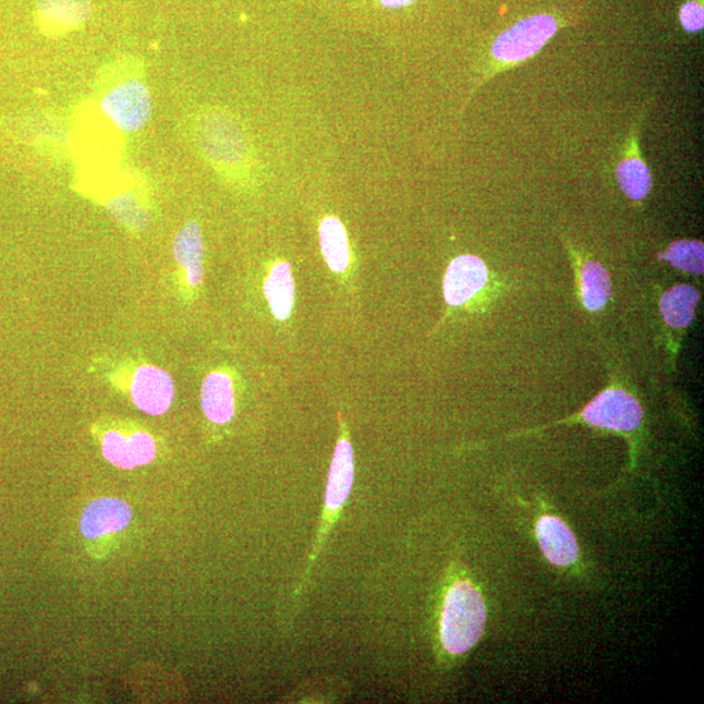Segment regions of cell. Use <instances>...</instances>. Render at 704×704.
<instances>
[{"label":"cell","instance_id":"6da1fadb","mask_svg":"<svg viewBox=\"0 0 704 704\" xmlns=\"http://www.w3.org/2000/svg\"><path fill=\"white\" fill-rule=\"evenodd\" d=\"M487 623L483 595L469 580L451 584L444 597L440 641L451 656L468 654L481 641Z\"/></svg>","mask_w":704,"mask_h":704},{"label":"cell","instance_id":"7a4b0ae2","mask_svg":"<svg viewBox=\"0 0 704 704\" xmlns=\"http://www.w3.org/2000/svg\"><path fill=\"white\" fill-rule=\"evenodd\" d=\"M557 22L549 15H536L524 19L522 22L511 26L510 29L501 33L493 45V64L490 73H500L513 69L527 59L533 58L537 51L543 49L550 38L556 35Z\"/></svg>","mask_w":704,"mask_h":704},{"label":"cell","instance_id":"3957f363","mask_svg":"<svg viewBox=\"0 0 704 704\" xmlns=\"http://www.w3.org/2000/svg\"><path fill=\"white\" fill-rule=\"evenodd\" d=\"M134 520V510L122 498L99 497L90 501L80 517V533L97 559L109 553L110 542L121 536Z\"/></svg>","mask_w":704,"mask_h":704},{"label":"cell","instance_id":"277c9868","mask_svg":"<svg viewBox=\"0 0 704 704\" xmlns=\"http://www.w3.org/2000/svg\"><path fill=\"white\" fill-rule=\"evenodd\" d=\"M354 449H352V445L348 440L347 427H344V424L341 421V437L337 442L333 461H331L330 464L327 494H325V510L323 514L321 529L318 531L314 553H312L305 575L309 574L317 555L320 554L325 537H327L329 533L330 523L340 515L341 509L344 507V503H347L352 486H354Z\"/></svg>","mask_w":704,"mask_h":704},{"label":"cell","instance_id":"5b68a950","mask_svg":"<svg viewBox=\"0 0 704 704\" xmlns=\"http://www.w3.org/2000/svg\"><path fill=\"white\" fill-rule=\"evenodd\" d=\"M99 109L118 130L134 134L144 129L151 117L150 90L142 80H125L106 93Z\"/></svg>","mask_w":704,"mask_h":704},{"label":"cell","instance_id":"8992f818","mask_svg":"<svg viewBox=\"0 0 704 704\" xmlns=\"http://www.w3.org/2000/svg\"><path fill=\"white\" fill-rule=\"evenodd\" d=\"M581 417L594 427L632 432L640 427L643 421V410L640 402L626 391L609 389L597 396L583 410Z\"/></svg>","mask_w":704,"mask_h":704},{"label":"cell","instance_id":"52a82bcc","mask_svg":"<svg viewBox=\"0 0 704 704\" xmlns=\"http://www.w3.org/2000/svg\"><path fill=\"white\" fill-rule=\"evenodd\" d=\"M197 137L208 157L219 163L235 165L247 153L241 130L222 114L205 116L197 125Z\"/></svg>","mask_w":704,"mask_h":704},{"label":"cell","instance_id":"ba28073f","mask_svg":"<svg viewBox=\"0 0 704 704\" xmlns=\"http://www.w3.org/2000/svg\"><path fill=\"white\" fill-rule=\"evenodd\" d=\"M101 451L112 466L135 470L156 460L157 445L148 432L109 429L101 437Z\"/></svg>","mask_w":704,"mask_h":704},{"label":"cell","instance_id":"9c48e42d","mask_svg":"<svg viewBox=\"0 0 704 704\" xmlns=\"http://www.w3.org/2000/svg\"><path fill=\"white\" fill-rule=\"evenodd\" d=\"M174 395V383L168 372L161 368L143 365L132 378V401L145 414L159 416L168 413Z\"/></svg>","mask_w":704,"mask_h":704},{"label":"cell","instance_id":"30bf717a","mask_svg":"<svg viewBox=\"0 0 704 704\" xmlns=\"http://www.w3.org/2000/svg\"><path fill=\"white\" fill-rule=\"evenodd\" d=\"M537 544L546 559L557 568H570L580 560V547L573 531L561 518L544 514L535 526Z\"/></svg>","mask_w":704,"mask_h":704},{"label":"cell","instance_id":"8fae6325","mask_svg":"<svg viewBox=\"0 0 704 704\" xmlns=\"http://www.w3.org/2000/svg\"><path fill=\"white\" fill-rule=\"evenodd\" d=\"M488 280V269L480 257L463 255L450 263L444 280L445 301L451 307L470 301Z\"/></svg>","mask_w":704,"mask_h":704},{"label":"cell","instance_id":"7c38bea8","mask_svg":"<svg viewBox=\"0 0 704 704\" xmlns=\"http://www.w3.org/2000/svg\"><path fill=\"white\" fill-rule=\"evenodd\" d=\"M92 0H37L36 17L46 35H65L82 28L93 16Z\"/></svg>","mask_w":704,"mask_h":704},{"label":"cell","instance_id":"4fadbf2b","mask_svg":"<svg viewBox=\"0 0 704 704\" xmlns=\"http://www.w3.org/2000/svg\"><path fill=\"white\" fill-rule=\"evenodd\" d=\"M616 178L623 194L632 201H643L650 194L653 178H651L648 166L641 156L638 124L630 132L626 153L616 169Z\"/></svg>","mask_w":704,"mask_h":704},{"label":"cell","instance_id":"5bb4252c","mask_svg":"<svg viewBox=\"0 0 704 704\" xmlns=\"http://www.w3.org/2000/svg\"><path fill=\"white\" fill-rule=\"evenodd\" d=\"M172 254L191 288H198L204 277V241L201 226L195 221L184 224L172 243Z\"/></svg>","mask_w":704,"mask_h":704},{"label":"cell","instance_id":"9a60e30c","mask_svg":"<svg viewBox=\"0 0 704 704\" xmlns=\"http://www.w3.org/2000/svg\"><path fill=\"white\" fill-rule=\"evenodd\" d=\"M202 408L204 415L213 424L223 425L235 415L234 384L223 372H213L205 378L202 387Z\"/></svg>","mask_w":704,"mask_h":704},{"label":"cell","instance_id":"2e32d148","mask_svg":"<svg viewBox=\"0 0 704 704\" xmlns=\"http://www.w3.org/2000/svg\"><path fill=\"white\" fill-rule=\"evenodd\" d=\"M264 294L277 320H288L295 302L294 276L289 263H277L271 267L264 283Z\"/></svg>","mask_w":704,"mask_h":704},{"label":"cell","instance_id":"e0dca14e","mask_svg":"<svg viewBox=\"0 0 704 704\" xmlns=\"http://www.w3.org/2000/svg\"><path fill=\"white\" fill-rule=\"evenodd\" d=\"M325 262L335 274H343L350 265V247L347 229L340 219L325 217L318 229Z\"/></svg>","mask_w":704,"mask_h":704},{"label":"cell","instance_id":"ac0fdd59","mask_svg":"<svg viewBox=\"0 0 704 704\" xmlns=\"http://www.w3.org/2000/svg\"><path fill=\"white\" fill-rule=\"evenodd\" d=\"M700 298V292L693 286H675L663 295L660 301L664 321L672 328H687L693 321Z\"/></svg>","mask_w":704,"mask_h":704},{"label":"cell","instance_id":"d6986e66","mask_svg":"<svg viewBox=\"0 0 704 704\" xmlns=\"http://www.w3.org/2000/svg\"><path fill=\"white\" fill-rule=\"evenodd\" d=\"M612 286L607 270L600 264L587 262L582 268V299L588 311H600L606 307Z\"/></svg>","mask_w":704,"mask_h":704},{"label":"cell","instance_id":"ffe728a7","mask_svg":"<svg viewBox=\"0 0 704 704\" xmlns=\"http://www.w3.org/2000/svg\"><path fill=\"white\" fill-rule=\"evenodd\" d=\"M663 260L675 268L692 275H703L704 247L699 241H679L669 245L666 254L659 255Z\"/></svg>","mask_w":704,"mask_h":704},{"label":"cell","instance_id":"44dd1931","mask_svg":"<svg viewBox=\"0 0 704 704\" xmlns=\"http://www.w3.org/2000/svg\"><path fill=\"white\" fill-rule=\"evenodd\" d=\"M109 210L119 222L130 226L132 229L142 230L149 222L148 210L132 194H124L112 198L109 203Z\"/></svg>","mask_w":704,"mask_h":704},{"label":"cell","instance_id":"7402d4cb","mask_svg":"<svg viewBox=\"0 0 704 704\" xmlns=\"http://www.w3.org/2000/svg\"><path fill=\"white\" fill-rule=\"evenodd\" d=\"M680 20L683 28L688 32H700L704 25L703 4L699 0H690L681 7Z\"/></svg>","mask_w":704,"mask_h":704},{"label":"cell","instance_id":"603a6c76","mask_svg":"<svg viewBox=\"0 0 704 704\" xmlns=\"http://www.w3.org/2000/svg\"><path fill=\"white\" fill-rule=\"evenodd\" d=\"M413 2L414 0H380V3L387 9H401V7H406Z\"/></svg>","mask_w":704,"mask_h":704}]
</instances>
